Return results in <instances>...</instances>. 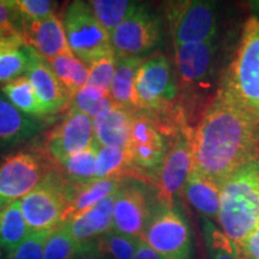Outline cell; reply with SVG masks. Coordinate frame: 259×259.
Instances as JSON below:
<instances>
[{
  "label": "cell",
  "mask_w": 259,
  "mask_h": 259,
  "mask_svg": "<svg viewBox=\"0 0 259 259\" xmlns=\"http://www.w3.org/2000/svg\"><path fill=\"white\" fill-rule=\"evenodd\" d=\"M193 169L221 184L251 162L259 161V115L225 83L192 131Z\"/></svg>",
  "instance_id": "1"
},
{
  "label": "cell",
  "mask_w": 259,
  "mask_h": 259,
  "mask_svg": "<svg viewBox=\"0 0 259 259\" xmlns=\"http://www.w3.org/2000/svg\"><path fill=\"white\" fill-rule=\"evenodd\" d=\"M218 222L236 246L259 226V161L239 168L221 184Z\"/></svg>",
  "instance_id": "2"
},
{
  "label": "cell",
  "mask_w": 259,
  "mask_h": 259,
  "mask_svg": "<svg viewBox=\"0 0 259 259\" xmlns=\"http://www.w3.org/2000/svg\"><path fill=\"white\" fill-rule=\"evenodd\" d=\"M178 82L168 58L155 54L143 60L135 82L134 109L161 119L174 108L178 97ZM173 112V111H171Z\"/></svg>",
  "instance_id": "3"
},
{
  "label": "cell",
  "mask_w": 259,
  "mask_h": 259,
  "mask_svg": "<svg viewBox=\"0 0 259 259\" xmlns=\"http://www.w3.org/2000/svg\"><path fill=\"white\" fill-rule=\"evenodd\" d=\"M80 187L67 183L52 170L36 189L21 199L22 213L29 231H53L63 225L65 210Z\"/></svg>",
  "instance_id": "4"
},
{
  "label": "cell",
  "mask_w": 259,
  "mask_h": 259,
  "mask_svg": "<svg viewBox=\"0 0 259 259\" xmlns=\"http://www.w3.org/2000/svg\"><path fill=\"white\" fill-rule=\"evenodd\" d=\"M222 83L259 115V18L255 16L246 21L238 51Z\"/></svg>",
  "instance_id": "5"
},
{
  "label": "cell",
  "mask_w": 259,
  "mask_h": 259,
  "mask_svg": "<svg viewBox=\"0 0 259 259\" xmlns=\"http://www.w3.org/2000/svg\"><path fill=\"white\" fill-rule=\"evenodd\" d=\"M142 240L168 259H194L193 236L189 223L170 204L160 202L151 210Z\"/></svg>",
  "instance_id": "6"
},
{
  "label": "cell",
  "mask_w": 259,
  "mask_h": 259,
  "mask_svg": "<svg viewBox=\"0 0 259 259\" xmlns=\"http://www.w3.org/2000/svg\"><path fill=\"white\" fill-rule=\"evenodd\" d=\"M63 23L70 51L88 66L113 52L111 35L99 23L88 3H71L64 12Z\"/></svg>",
  "instance_id": "7"
},
{
  "label": "cell",
  "mask_w": 259,
  "mask_h": 259,
  "mask_svg": "<svg viewBox=\"0 0 259 259\" xmlns=\"http://www.w3.org/2000/svg\"><path fill=\"white\" fill-rule=\"evenodd\" d=\"M44 149L18 151L0 163V206L21 200L53 170Z\"/></svg>",
  "instance_id": "8"
},
{
  "label": "cell",
  "mask_w": 259,
  "mask_h": 259,
  "mask_svg": "<svg viewBox=\"0 0 259 259\" xmlns=\"http://www.w3.org/2000/svg\"><path fill=\"white\" fill-rule=\"evenodd\" d=\"M166 9L174 47L205 42L218 35L215 3L204 0L170 2L167 3Z\"/></svg>",
  "instance_id": "9"
},
{
  "label": "cell",
  "mask_w": 259,
  "mask_h": 259,
  "mask_svg": "<svg viewBox=\"0 0 259 259\" xmlns=\"http://www.w3.org/2000/svg\"><path fill=\"white\" fill-rule=\"evenodd\" d=\"M161 19L149 6L137 9L111 34L112 48L116 58L141 57L160 44Z\"/></svg>",
  "instance_id": "10"
},
{
  "label": "cell",
  "mask_w": 259,
  "mask_h": 259,
  "mask_svg": "<svg viewBox=\"0 0 259 259\" xmlns=\"http://www.w3.org/2000/svg\"><path fill=\"white\" fill-rule=\"evenodd\" d=\"M158 168V198L162 203L174 205V199L180 194L193 168L192 130L185 125L178 130Z\"/></svg>",
  "instance_id": "11"
},
{
  "label": "cell",
  "mask_w": 259,
  "mask_h": 259,
  "mask_svg": "<svg viewBox=\"0 0 259 259\" xmlns=\"http://www.w3.org/2000/svg\"><path fill=\"white\" fill-rule=\"evenodd\" d=\"M95 142L93 119L70 109L63 120L48 131L44 150L53 164H57L70 155L89 148Z\"/></svg>",
  "instance_id": "12"
},
{
  "label": "cell",
  "mask_w": 259,
  "mask_h": 259,
  "mask_svg": "<svg viewBox=\"0 0 259 259\" xmlns=\"http://www.w3.org/2000/svg\"><path fill=\"white\" fill-rule=\"evenodd\" d=\"M126 150L136 169H154L161 166L168 147L157 122L147 113L134 109Z\"/></svg>",
  "instance_id": "13"
},
{
  "label": "cell",
  "mask_w": 259,
  "mask_h": 259,
  "mask_svg": "<svg viewBox=\"0 0 259 259\" xmlns=\"http://www.w3.org/2000/svg\"><path fill=\"white\" fill-rule=\"evenodd\" d=\"M151 209L143 187L120 185L113 208V231L142 239L147 229Z\"/></svg>",
  "instance_id": "14"
},
{
  "label": "cell",
  "mask_w": 259,
  "mask_h": 259,
  "mask_svg": "<svg viewBox=\"0 0 259 259\" xmlns=\"http://www.w3.org/2000/svg\"><path fill=\"white\" fill-rule=\"evenodd\" d=\"M216 54V37L199 44L174 47V58L180 85L184 88H192L205 82L211 76Z\"/></svg>",
  "instance_id": "15"
},
{
  "label": "cell",
  "mask_w": 259,
  "mask_h": 259,
  "mask_svg": "<svg viewBox=\"0 0 259 259\" xmlns=\"http://www.w3.org/2000/svg\"><path fill=\"white\" fill-rule=\"evenodd\" d=\"M22 40L45 60L71 52L63 18L57 14L22 24Z\"/></svg>",
  "instance_id": "16"
},
{
  "label": "cell",
  "mask_w": 259,
  "mask_h": 259,
  "mask_svg": "<svg viewBox=\"0 0 259 259\" xmlns=\"http://www.w3.org/2000/svg\"><path fill=\"white\" fill-rule=\"evenodd\" d=\"M27 78L46 109L47 115L56 114L71 105L72 95L58 79L48 61L31 50Z\"/></svg>",
  "instance_id": "17"
},
{
  "label": "cell",
  "mask_w": 259,
  "mask_h": 259,
  "mask_svg": "<svg viewBox=\"0 0 259 259\" xmlns=\"http://www.w3.org/2000/svg\"><path fill=\"white\" fill-rule=\"evenodd\" d=\"M115 193L66 223L71 235L79 245L97 240L103 234L112 231Z\"/></svg>",
  "instance_id": "18"
},
{
  "label": "cell",
  "mask_w": 259,
  "mask_h": 259,
  "mask_svg": "<svg viewBox=\"0 0 259 259\" xmlns=\"http://www.w3.org/2000/svg\"><path fill=\"white\" fill-rule=\"evenodd\" d=\"M132 114L134 109L116 105L106 114L94 119V136L100 147H127Z\"/></svg>",
  "instance_id": "19"
},
{
  "label": "cell",
  "mask_w": 259,
  "mask_h": 259,
  "mask_svg": "<svg viewBox=\"0 0 259 259\" xmlns=\"http://www.w3.org/2000/svg\"><path fill=\"white\" fill-rule=\"evenodd\" d=\"M41 128L36 119L23 114L0 95V150L31 138Z\"/></svg>",
  "instance_id": "20"
},
{
  "label": "cell",
  "mask_w": 259,
  "mask_h": 259,
  "mask_svg": "<svg viewBox=\"0 0 259 259\" xmlns=\"http://www.w3.org/2000/svg\"><path fill=\"white\" fill-rule=\"evenodd\" d=\"M186 199L206 220H218L221 185L192 168L183 187Z\"/></svg>",
  "instance_id": "21"
},
{
  "label": "cell",
  "mask_w": 259,
  "mask_h": 259,
  "mask_svg": "<svg viewBox=\"0 0 259 259\" xmlns=\"http://www.w3.org/2000/svg\"><path fill=\"white\" fill-rule=\"evenodd\" d=\"M122 183L120 178H108V179H95L83 185L77 191L74 198L67 205L63 215V225L72 221L77 216L87 212L97 205L107 197L114 194Z\"/></svg>",
  "instance_id": "22"
},
{
  "label": "cell",
  "mask_w": 259,
  "mask_h": 259,
  "mask_svg": "<svg viewBox=\"0 0 259 259\" xmlns=\"http://www.w3.org/2000/svg\"><path fill=\"white\" fill-rule=\"evenodd\" d=\"M99 150L100 145L95 142L89 148L70 155L59 163L54 164L53 170L72 185L78 187L85 185L95 180V166Z\"/></svg>",
  "instance_id": "23"
},
{
  "label": "cell",
  "mask_w": 259,
  "mask_h": 259,
  "mask_svg": "<svg viewBox=\"0 0 259 259\" xmlns=\"http://www.w3.org/2000/svg\"><path fill=\"white\" fill-rule=\"evenodd\" d=\"M143 59L141 57L116 58L109 96L116 105L134 109L135 82Z\"/></svg>",
  "instance_id": "24"
},
{
  "label": "cell",
  "mask_w": 259,
  "mask_h": 259,
  "mask_svg": "<svg viewBox=\"0 0 259 259\" xmlns=\"http://www.w3.org/2000/svg\"><path fill=\"white\" fill-rule=\"evenodd\" d=\"M30 48L21 37H0V84L11 82L27 73Z\"/></svg>",
  "instance_id": "25"
},
{
  "label": "cell",
  "mask_w": 259,
  "mask_h": 259,
  "mask_svg": "<svg viewBox=\"0 0 259 259\" xmlns=\"http://www.w3.org/2000/svg\"><path fill=\"white\" fill-rule=\"evenodd\" d=\"M30 233L21 209V200L0 206V251L10 252Z\"/></svg>",
  "instance_id": "26"
},
{
  "label": "cell",
  "mask_w": 259,
  "mask_h": 259,
  "mask_svg": "<svg viewBox=\"0 0 259 259\" xmlns=\"http://www.w3.org/2000/svg\"><path fill=\"white\" fill-rule=\"evenodd\" d=\"M47 61L58 79L72 97L79 89L87 85L89 77V66L74 56L72 52L63 53Z\"/></svg>",
  "instance_id": "27"
},
{
  "label": "cell",
  "mask_w": 259,
  "mask_h": 259,
  "mask_svg": "<svg viewBox=\"0 0 259 259\" xmlns=\"http://www.w3.org/2000/svg\"><path fill=\"white\" fill-rule=\"evenodd\" d=\"M2 92L9 102L23 114L30 118H41L47 115L46 109L42 106L27 76L18 77L4 84L2 87Z\"/></svg>",
  "instance_id": "28"
},
{
  "label": "cell",
  "mask_w": 259,
  "mask_h": 259,
  "mask_svg": "<svg viewBox=\"0 0 259 259\" xmlns=\"http://www.w3.org/2000/svg\"><path fill=\"white\" fill-rule=\"evenodd\" d=\"M134 169L126 148L100 147L96 158L95 179H124L127 176H134Z\"/></svg>",
  "instance_id": "29"
},
{
  "label": "cell",
  "mask_w": 259,
  "mask_h": 259,
  "mask_svg": "<svg viewBox=\"0 0 259 259\" xmlns=\"http://www.w3.org/2000/svg\"><path fill=\"white\" fill-rule=\"evenodd\" d=\"M88 4L99 23L111 35L137 9L139 3L128 0H92Z\"/></svg>",
  "instance_id": "30"
},
{
  "label": "cell",
  "mask_w": 259,
  "mask_h": 259,
  "mask_svg": "<svg viewBox=\"0 0 259 259\" xmlns=\"http://www.w3.org/2000/svg\"><path fill=\"white\" fill-rule=\"evenodd\" d=\"M115 106L116 103L108 94L100 92L89 85H84L82 89H79L74 94L71 101V109L90 116L93 120L106 114Z\"/></svg>",
  "instance_id": "31"
},
{
  "label": "cell",
  "mask_w": 259,
  "mask_h": 259,
  "mask_svg": "<svg viewBox=\"0 0 259 259\" xmlns=\"http://www.w3.org/2000/svg\"><path fill=\"white\" fill-rule=\"evenodd\" d=\"M203 233L208 259H242L238 246L206 219H204Z\"/></svg>",
  "instance_id": "32"
},
{
  "label": "cell",
  "mask_w": 259,
  "mask_h": 259,
  "mask_svg": "<svg viewBox=\"0 0 259 259\" xmlns=\"http://www.w3.org/2000/svg\"><path fill=\"white\" fill-rule=\"evenodd\" d=\"M79 244L71 235L66 223L52 231L45 244L44 259H73Z\"/></svg>",
  "instance_id": "33"
},
{
  "label": "cell",
  "mask_w": 259,
  "mask_h": 259,
  "mask_svg": "<svg viewBox=\"0 0 259 259\" xmlns=\"http://www.w3.org/2000/svg\"><path fill=\"white\" fill-rule=\"evenodd\" d=\"M141 240L142 239L121 234L113 229L97 239L103 254L112 259H134Z\"/></svg>",
  "instance_id": "34"
},
{
  "label": "cell",
  "mask_w": 259,
  "mask_h": 259,
  "mask_svg": "<svg viewBox=\"0 0 259 259\" xmlns=\"http://www.w3.org/2000/svg\"><path fill=\"white\" fill-rule=\"evenodd\" d=\"M10 6L17 15L21 25L56 15L58 4L50 0H9Z\"/></svg>",
  "instance_id": "35"
},
{
  "label": "cell",
  "mask_w": 259,
  "mask_h": 259,
  "mask_svg": "<svg viewBox=\"0 0 259 259\" xmlns=\"http://www.w3.org/2000/svg\"><path fill=\"white\" fill-rule=\"evenodd\" d=\"M115 65L116 57L114 52H111L94 61L92 65H89V77L87 85L93 87V88L109 95V88H111Z\"/></svg>",
  "instance_id": "36"
},
{
  "label": "cell",
  "mask_w": 259,
  "mask_h": 259,
  "mask_svg": "<svg viewBox=\"0 0 259 259\" xmlns=\"http://www.w3.org/2000/svg\"><path fill=\"white\" fill-rule=\"evenodd\" d=\"M51 233L52 231L30 232L21 244L8 252V259H44L45 244Z\"/></svg>",
  "instance_id": "37"
},
{
  "label": "cell",
  "mask_w": 259,
  "mask_h": 259,
  "mask_svg": "<svg viewBox=\"0 0 259 259\" xmlns=\"http://www.w3.org/2000/svg\"><path fill=\"white\" fill-rule=\"evenodd\" d=\"M0 37H21V22L9 0H0Z\"/></svg>",
  "instance_id": "38"
},
{
  "label": "cell",
  "mask_w": 259,
  "mask_h": 259,
  "mask_svg": "<svg viewBox=\"0 0 259 259\" xmlns=\"http://www.w3.org/2000/svg\"><path fill=\"white\" fill-rule=\"evenodd\" d=\"M242 259H259V226L238 245Z\"/></svg>",
  "instance_id": "39"
},
{
  "label": "cell",
  "mask_w": 259,
  "mask_h": 259,
  "mask_svg": "<svg viewBox=\"0 0 259 259\" xmlns=\"http://www.w3.org/2000/svg\"><path fill=\"white\" fill-rule=\"evenodd\" d=\"M103 252L99 246V241L94 240L90 242H85L79 246L78 251L73 259H102Z\"/></svg>",
  "instance_id": "40"
},
{
  "label": "cell",
  "mask_w": 259,
  "mask_h": 259,
  "mask_svg": "<svg viewBox=\"0 0 259 259\" xmlns=\"http://www.w3.org/2000/svg\"><path fill=\"white\" fill-rule=\"evenodd\" d=\"M134 259H168L156 251H154L148 244H145L143 240L139 241L137 252H136Z\"/></svg>",
  "instance_id": "41"
},
{
  "label": "cell",
  "mask_w": 259,
  "mask_h": 259,
  "mask_svg": "<svg viewBox=\"0 0 259 259\" xmlns=\"http://www.w3.org/2000/svg\"><path fill=\"white\" fill-rule=\"evenodd\" d=\"M253 4H255L254 8H257L258 9V12H259V3H253Z\"/></svg>",
  "instance_id": "42"
},
{
  "label": "cell",
  "mask_w": 259,
  "mask_h": 259,
  "mask_svg": "<svg viewBox=\"0 0 259 259\" xmlns=\"http://www.w3.org/2000/svg\"><path fill=\"white\" fill-rule=\"evenodd\" d=\"M102 259H112L111 257H108V255H106V254H103V258Z\"/></svg>",
  "instance_id": "43"
},
{
  "label": "cell",
  "mask_w": 259,
  "mask_h": 259,
  "mask_svg": "<svg viewBox=\"0 0 259 259\" xmlns=\"http://www.w3.org/2000/svg\"><path fill=\"white\" fill-rule=\"evenodd\" d=\"M0 255H2V252H0Z\"/></svg>",
  "instance_id": "44"
}]
</instances>
